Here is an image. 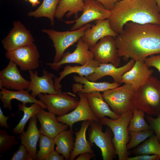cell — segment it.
<instances>
[{"mask_svg":"<svg viewBox=\"0 0 160 160\" xmlns=\"http://www.w3.org/2000/svg\"><path fill=\"white\" fill-rule=\"evenodd\" d=\"M69 94L66 92L55 94H40L37 96L46 105L49 111L61 116L74 109L79 103V101Z\"/></svg>","mask_w":160,"mask_h":160,"instance_id":"cell-9","label":"cell"},{"mask_svg":"<svg viewBox=\"0 0 160 160\" xmlns=\"http://www.w3.org/2000/svg\"><path fill=\"white\" fill-rule=\"evenodd\" d=\"M17 107L18 110L23 111L24 115L18 124L12 130V132L16 135H20L24 132L27 122L31 117L36 115L42 108L40 105L36 103H33L29 107L23 103H19Z\"/></svg>","mask_w":160,"mask_h":160,"instance_id":"cell-30","label":"cell"},{"mask_svg":"<svg viewBox=\"0 0 160 160\" xmlns=\"http://www.w3.org/2000/svg\"><path fill=\"white\" fill-rule=\"evenodd\" d=\"M17 65L10 60L7 66L0 72V89L19 90L27 89L30 81L21 75Z\"/></svg>","mask_w":160,"mask_h":160,"instance_id":"cell-16","label":"cell"},{"mask_svg":"<svg viewBox=\"0 0 160 160\" xmlns=\"http://www.w3.org/2000/svg\"><path fill=\"white\" fill-rule=\"evenodd\" d=\"M134 107L147 115H160V81L151 76L145 84L135 92Z\"/></svg>","mask_w":160,"mask_h":160,"instance_id":"cell-3","label":"cell"},{"mask_svg":"<svg viewBox=\"0 0 160 160\" xmlns=\"http://www.w3.org/2000/svg\"><path fill=\"white\" fill-rule=\"evenodd\" d=\"M31 79L29 86L27 89L29 92L31 91V95L33 97L41 93L55 94L62 92L61 91L56 90L54 85V81L52 78H54L55 74L49 73L45 69L43 70L42 76H38V72L33 70L29 71Z\"/></svg>","mask_w":160,"mask_h":160,"instance_id":"cell-15","label":"cell"},{"mask_svg":"<svg viewBox=\"0 0 160 160\" xmlns=\"http://www.w3.org/2000/svg\"><path fill=\"white\" fill-rule=\"evenodd\" d=\"M158 116L157 118H154L150 115H147L146 116V118L160 143V115Z\"/></svg>","mask_w":160,"mask_h":160,"instance_id":"cell-36","label":"cell"},{"mask_svg":"<svg viewBox=\"0 0 160 160\" xmlns=\"http://www.w3.org/2000/svg\"><path fill=\"white\" fill-rule=\"evenodd\" d=\"M94 153L85 152L81 153L76 160H90L91 159L96 157Z\"/></svg>","mask_w":160,"mask_h":160,"instance_id":"cell-43","label":"cell"},{"mask_svg":"<svg viewBox=\"0 0 160 160\" xmlns=\"http://www.w3.org/2000/svg\"><path fill=\"white\" fill-rule=\"evenodd\" d=\"M101 63L94 59L81 66H71L67 65L64 67L63 70L59 73L58 78H54V85L58 91H61V85L60 84L62 80L68 75L72 73H77L79 76H87L95 71Z\"/></svg>","mask_w":160,"mask_h":160,"instance_id":"cell-25","label":"cell"},{"mask_svg":"<svg viewBox=\"0 0 160 160\" xmlns=\"http://www.w3.org/2000/svg\"><path fill=\"white\" fill-rule=\"evenodd\" d=\"M28 90H21L17 91L9 90L4 88H2L0 92V99L3 103L4 108L8 109L10 111L12 110L11 102L12 100L16 99L26 105L27 103H36L40 105L42 108H47L45 104L40 100H36L33 97Z\"/></svg>","mask_w":160,"mask_h":160,"instance_id":"cell-24","label":"cell"},{"mask_svg":"<svg viewBox=\"0 0 160 160\" xmlns=\"http://www.w3.org/2000/svg\"><path fill=\"white\" fill-rule=\"evenodd\" d=\"M91 121L89 120L83 121L80 129L78 132H75L76 138L74 147L71 153L70 160H73L78 155L83 153L88 152L94 153L91 145L86 137V132Z\"/></svg>","mask_w":160,"mask_h":160,"instance_id":"cell-26","label":"cell"},{"mask_svg":"<svg viewBox=\"0 0 160 160\" xmlns=\"http://www.w3.org/2000/svg\"><path fill=\"white\" fill-rule=\"evenodd\" d=\"M6 58L20 67L22 71L34 70L39 66V52L33 43L13 50L7 52Z\"/></svg>","mask_w":160,"mask_h":160,"instance_id":"cell-8","label":"cell"},{"mask_svg":"<svg viewBox=\"0 0 160 160\" xmlns=\"http://www.w3.org/2000/svg\"><path fill=\"white\" fill-rule=\"evenodd\" d=\"M133 109L126 112L116 120L104 117L100 120L103 125L109 127L113 132L114 137L112 142L119 160H126L128 156L127 148L129 134L128 127L133 116Z\"/></svg>","mask_w":160,"mask_h":160,"instance_id":"cell-4","label":"cell"},{"mask_svg":"<svg viewBox=\"0 0 160 160\" xmlns=\"http://www.w3.org/2000/svg\"><path fill=\"white\" fill-rule=\"evenodd\" d=\"M156 1L160 12V0H156Z\"/></svg>","mask_w":160,"mask_h":160,"instance_id":"cell-45","label":"cell"},{"mask_svg":"<svg viewBox=\"0 0 160 160\" xmlns=\"http://www.w3.org/2000/svg\"><path fill=\"white\" fill-rule=\"evenodd\" d=\"M145 112L142 110L135 108L133 114L128 127L129 132L148 130L151 129L149 124L145 119Z\"/></svg>","mask_w":160,"mask_h":160,"instance_id":"cell-32","label":"cell"},{"mask_svg":"<svg viewBox=\"0 0 160 160\" xmlns=\"http://www.w3.org/2000/svg\"><path fill=\"white\" fill-rule=\"evenodd\" d=\"M159 157L157 155L153 154L152 155L143 154L137 155L136 156L129 157L128 156L126 160H158Z\"/></svg>","mask_w":160,"mask_h":160,"instance_id":"cell-39","label":"cell"},{"mask_svg":"<svg viewBox=\"0 0 160 160\" xmlns=\"http://www.w3.org/2000/svg\"><path fill=\"white\" fill-rule=\"evenodd\" d=\"M60 0H43L36 10L29 12L28 15L36 18L47 17L49 19L51 25H54L55 11Z\"/></svg>","mask_w":160,"mask_h":160,"instance_id":"cell-29","label":"cell"},{"mask_svg":"<svg viewBox=\"0 0 160 160\" xmlns=\"http://www.w3.org/2000/svg\"><path fill=\"white\" fill-rule=\"evenodd\" d=\"M94 55V59L101 63H110L116 67L120 64L115 38L111 36H105L92 47L89 48Z\"/></svg>","mask_w":160,"mask_h":160,"instance_id":"cell-11","label":"cell"},{"mask_svg":"<svg viewBox=\"0 0 160 160\" xmlns=\"http://www.w3.org/2000/svg\"><path fill=\"white\" fill-rule=\"evenodd\" d=\"M102 4L107 9L111 10L119 0H95Z\"/></svg>","mask_w":160,"mask_h":160,"instance_id":"cell-40","label":"cell"},{"mask_svg":"<svg viewBox=\"0 0 160 160\" xmlns=\"http://www.w3.org/2000/svg\"><path fill=\"white\" fill-rule=\"evenodd\" d=\"M36 116L41 124L39 129L42 134L54 138L62 131L67 130L68 126L58 122L55 114L41 108Z\"/></svg>","mask_w":160,"mask_h":160,"instance_id":"cell-20","label":"cell"},{"mask_svg":"<svg viewBox=\"0 0 160 160\" xmlns=\"http://www.w3.org/2000/svg\"><path fill=\"white\" fill-rule=\"evenodd\" d=\"M88 45L84 42L81 38L77 41L76 48L71 53L68 51L64 53L61 60L56 63H47L49 66L55 71H58L62 65L67 63H77L81 65L85 64L94 59V55L90 50Z\"/></svg>","mask_w":160,"mask_h":160,"instance_id":"cell-12","label":"cell"},{"mask_svg":"<svg viewBox=\"0 0 160 160\" xmlns=\"http://www.w3.org/2000/svg\"><path fill=\"white\" fill-rule=\"evenodd\" d=\"M145 64L148 67H153L157 68L160 72V54L152 55L144 60Z\"/></svg>","mask_w":160,"mask_h":160,"instance_id":"cell-38","label":"cell"},{"mask_svg":"<svg viewBox=\"0 0 160 160\" xmlns=\"http://www.w3.org/2000/svg\"><path fill=\"white\" fill-rule=\"evenodd\" d=\"M111 11L110 26L118 34L129 22L160 25V12L156 0H119Z\"/></svg>","mask_w":160,"mask_h":160,"instance_id":"cell-2","label":"cell"},{"mask_svg":"<svg viewBox=\"0 0 160 160\" xmlns=\"http://www.w3.org/2000/svg\"><path fill=\"white\" fill-rule=\"evenodd\" d=\"M154 133V131L151 129L129 132L131 139L127 145V150H130L136 147L147 138L150 137L153 135Z\"/></svg>","mask_w":160,"mask_h":160,"instance_id":"cell-34","label":"cell"},{"mask_svg":"<svg viewBox=\"0 0 160 160\" xmlns=\"http://www.w3.org/2000/svg\"><path fill=\"white\" fill-rule=\"evenodd\" d=\"M55 150L51 152L45 158V160H63L64 157L60 155Z\"/></svg>","mask_w":160,"mask_h":160,"instance_id":"cell-42","label":"cell"},{"mask_svg":"<svg viewBox=\"0 0 160 160\" xmlns=\"http://www.w3.org/2000/svg\"><path fill=\"white\" fill-rule=\"evenodd\" d=\"M99 92L84 94L87 97L89 105L93 113L99 120L107 116L116 120L120 116L114 112L104 100Z\"/></svg>","mask_w":160,"mask_h":160,"instance_id":"cell-23","label":"cell"},{"mask_svg":"<svg viewBox=\"0 0 160 160\" xmlns=\"http://www.w3.org/2000/svg\"><path fill=\"white\" fill-rule=\"evenodd\" d=\"M115 38L119 57L144 61L149 56L160 54V25L132 22L124 25Z\"/></svg>","mask_w":160,"mask_h":160,"instance_id":"cell-1","label":"cell"},{"mask_svg":"<svg viewBox=\"0 0 160 160\" xmlns=\"http://www.w3.org/2000/svg\"><path fill=\"white\" fill-rule=\"evenodd\" d=\"M135 61L131 59L127 63L120 67H116L111 63H101L92 74L85 77L89 80L95 82L103 77L109 76H111L114 82L121 84L123 75L129 70L134 65Z\"/></svg>","mask_w":160,"mask_h":160,"instance_id":"cell-19","label":"cell"},{"mask_svg":"<svg viewBox=\"0 0 160 160\" xmlns=\"http://www.w3.org/2000/svg\"><path fill=\"white\" fill-rule=\"evenodd\" d=\"M135 155L151 154L160 156V143L156 135H153L142 144L134 149Z\"/></svg>","mask_w":160,"mask_h":160,"instance_id":"cell-31","label":"cell"},{"mask_svg":"<svg viewBox=\"0 0 160 160\" xmlns=\"http://www.w3.org/2000/svg\"><path fill=\"white\" fill-rule=\"evenodd\" d=\"M11 160H33L26 148L23 144L19 146L17 151L14 153Z\"/></svg>","mask_w":160,"mask_h":160,"instance_id":"cell-37","label":"cell"},{"mask_svg":"<svg viewBox=\"0 0 160 160\" xmlns=\"http://www.w3.org/2000/svg\"><path fill=\"white\" fill-rule=\"evenodd\" d=\"M74 81L78 83L72 86V91L74 93L80 92L83 94L95 92H104L119 87L120 84L115 82L110 83L107 82H96L88 80L83 76H74Z\"/></svg>","mask_w":160,"mask_h":160,"instance_id":"cell-22","label":"cell"},{"mask_svg":"<svg viewBox=\"0 0 160 160\" xmlns=\"http://www.w3.org/2000/svg\"><path fill=\"white\" fill-rule=\"evenodd\" d=\"M15 135H9L7 131L0 129V153L8 151L19 143Z\"/></svg>","mask_w":160,"mask_h":160,"instance_id":"cell-35","label":"cell"},{"mask_svg":"<svg viewBox=\"0 0 160 160\" xmlns=\"http://www.w3.org/2000/svg\"><path fill=\"white\" fill-rule=\"evenodd\" d=\"M91 26V24L88 23L76 30L62 32L52 29H42V32L47 34L52 40L55 48V53L53 63L59 62L65 50L77 42L84 36L85 31Z\"/></svg>","mask_w":160,"mask_h":160,"instance_id":"cell-6","label":"cell"},{"mask_svg":"<svg viewBox=\"0 0 160 160\" xmlns=\"http://www.w3.org/2000/svg\"><path fill=\"white\" fill-rule=\"evenodd\" d=\"M15 114L13 113L11 116H5L4 114L1 107H0V126L1 127H4L7 129H9V127L7 123V120L9 118L14 116Z\"/></svg>","mask_w":160,"mask_h":160,"instance_id":"cell-41","label":"cell"},{"mask_svg":"<svg viewBox=\"0 0 160 160\" xmlns=\"http://www.w3.org/2000/svg\"><path fill=\"white\" fill-rule=\"evenodd\" d=\"M83 0H60L57 6L55 17L61 19L65 14L67 18L74 15L76 19L78 18L79 12L83 11L84 7Z\"/></svg>","mask_w":160,"mask_h":160,"instance_id":"cell-28","label":"cell"},{"mask_svg":"<svg viewBox=\"0 0 160 160\" xmlns=\"http://www.w3.org/2000/svg\"><path fill=\"white\" fill-rule=\"evenodd\" d=\"M53 139L56 145L55 150L59 154H62L65 160H70L74 147L73 128L62 131Z\"/></svg>","mask_w":160,"mask_h":160,"instance_id":"cell-27","label":"cell"},{"mask_svg":"<svg viewBox=\"0 0 160 160\" xmlns=\"http://www.w3.org/2000/svg\"><path fill=\"white\" fill-rule=\"evenodd\" d=\"M159 160H160V156H159Z\"/></svg>","mask_w":160,"mask_h":160,"instance_id":"cell-46","label":"cell"},{"mask_svg":"<svg viewBox=\"0 0 160 160\" xmlns=\"http://www.w3.org/2000/svg\"><path fill=\"white\" fill-rule=\"evenodd\" d=\"M34 41L29 31L21 22L15 21L12 28L2 40V43L4 49L7 52H9L31 44Z\"/></svg>","mask_w":160,"mask_h":160,"instance_id":"cell-13","label":"cell"},{"mask_svg":"<svg viewBox=\"0 0 160 160\" xmlns=\"http://www.w3.org/2000/svg\"><path fill=\"white\" fill-rule=\"evenodd\" d=\"M149 67L144 61H135L132 68L122 76L121 83L130 84L136 92L147 82L153 72V70Z\"/></svg>","mask_w":160,"mask_h":160,"instance_id":"cell-17","label":"cell"},{"mask_svg":"<svg viewBox=\"0 0 160 160\" xmlns=\"http://www.w3.org/2000/svg\"><path fill=\"white\" fill-rule=\"evenodd\" d=\"M84 7L81 16L75 20L65 21L67 24H75L71 31L78 29L84 25L94 21L109 18L111 15L110 10L106 9L103 5L95 0H83Z\"/></svg>","mask_w":160,"mask_h":160,"instance_id":"cell-10","label":"cell"},{"mask_svg":"<svg viewBox=\"0 0 160 160\" xmlns=\"http://www.w3.org/2000/svg\"><path fill=\"white\" fill-rule=\"evenodd\" d=\"M79 103L77 107L71 112L65 115L56 117L59 122L65 124L72 128L75 123L86 120L99 121L98 119L91 111L86 96L83 93L79 92Z\"/></svg>","mask_w":160,"mask_h":160,"instance_id":"cell-14","label":"cell"},{"mask_svg":"<svg viewBox=\"0 0 160 160\" xmlns=\"http://www.w3.org/2000/svg\"><path fill=\"white\" fill-rule=\"evenodd\" d=\"M37 118L36 115L31 117L27 130L18 137L21 144L26 148L33 160H36L37 143L42 134L37 127Z\"/></svg>","mask_w":160,"mask_h":160,"instance_id":"cell-21","label":"cell"},{"mask_svg":"<svg viewBox=\"0 0 160 160\" xmlns=\"http://www.w3.org/2000/svg\"><path fill=\"white\" fill-rule=\"evenodd\" d=\"M53 138L41 134L39 139V149L36 154L37 160H44L45 158L54 150L55 145Z\"/></svg>","mask_w":160,"mask_h":160,"instance_id":"cell-33","label":"cell"},{"mask_svg":"<svg viewBox=\"0 0 160 160\" xmlns=\"http://www.w3.org/2000/svg\"><path fill=\"white\" fill-rule=\"evenodd\" d=\"M28 1L32 4L33 7L36 6L37 5L40 3L39 0H25Z\"/></svg>","mask_w":160,"mask_h":160,"instance_id":"cell-44","label":"cell"},{"mask_svg":"<svg viewBox=\"0 0 160 160\" xmlns=\"http://www.w3.org/2000/svg\"><path fill=\"white\" fill-rule=\"evenodd\" d=\"M103 125L100 120L91 121L88 130V141L91 145L95 143L100 149L103 160H113L116 155L112 142L113 134L108 127L103 132Z\"/></svg>","mask_w":160,"mask_h":160,"instance_id":"cell-7","label":"cell"},{"mask_svg":"<svg viewBox=\"0 0 160 160\" xmlns=\"http://www.w3.org/2000/svg\"><path fill=\"white\" fill-rule=\"evenodd\" d=\"M96 24L87 28L85 31L81 39L87 44L89 48L94 47L97 42L102 38L107 36L114 38L118 35L111 28L108 18L95 20Z\"/></svg>","mask_w":160,"mask_h":160,"instance_id":"cell-18","label":"cell"},{"mask_svg":"<svg viewBox=\"0 0 160 160\" xmlns=\"http://www.w3.org/2000/svg\"><path fill=\"white\" fill-rule=\"evenodd\" d=\"M103 98L111 109L121 116L135 108L134 98L135 92L131 85H124L103 92Z\"/></svg>","mask_w":160,"mask_h":160,"instance_id":"cell-5","label":"cell"}]
</instances>
